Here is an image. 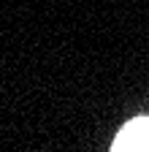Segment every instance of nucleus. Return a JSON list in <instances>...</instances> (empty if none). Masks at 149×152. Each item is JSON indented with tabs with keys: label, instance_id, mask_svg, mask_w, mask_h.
<instances>
[{
	"label": "nucleus",
	"instance_id": "f257e3e1",
	"mask_svg": "<svg viewBox=\"0 0 149 152\" xmlns=\"http://www.w3.org/2000/svg\"><path fill=\"white\" fill-rule=\"evenodd\" d=\"M114 152H149V117H138L133 122H127L119 133L114 144H111Z\"/></svg>",
	"mask_w": 149,
	"mask_h": 152
}]
</instances>
